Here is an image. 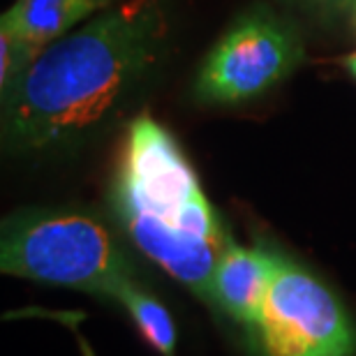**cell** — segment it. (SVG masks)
I'll list each match as a JSON object with an SVG mask.
<instances>
[{"instance_id": "6da1fadb", "label": "cell", "mask_w": 356, "mask_h": 356, "mask_svg": "<svg viewBox=\"0 0 356 356\" xmlns=\"http://www.w3.org/2000/svg\"><path fill=\"white\" fill-rule=\"evenodd\" d=\"M167 42L162 0H127L42 49L3 97V141L38 153L102 125L158 65Z\"/></svg>"}, {"instance_id": "7a4b0ae2", "label": "cell", "mask_w": 356, "mask_h": 356, "mask_svg": "<svg viewBox=\"0 0 356 356\" xmlns=\"http://www.w3.org/2000/svg\"><path fill=\"white\" fill-rule=\"evenodd\" d=\"M111 204L132 243L211 303L213 270L232 238L181 146L151 116L127 127Z\"/></svg>"}, {"instance_id": "3957f363", "label": "cell", "mask_w": 356, "mask_h": 356, "mask_svg": "<svg viewBox=\"0 0 356 356\" xmlns=\"http://www.w3.org/2000/svg\"><path fill=\"white\" fill-rule=\"evenodd\" d=\"M0 268L7 275L111 298L134 277L113 234L92 213L24 209L5 218Z\"/></svg>"}, {"instance_id": "277c9868", "label": "cell", "mask_w": 356, "mask_h": 356, "mask_svg": "<svg viewBox=\"0 0 356 356\" xmlns=\"http://www.w3.org/2000/svg\"><path fill=\"white\" fill-rule=\"evenodd\" d=\"M248 336L257 356L356 354V326L343 301L284 254Z\"/></svg>"}, {"instance_id": "5b68a950", "label": "cell", "mask_w": 356, "mask_h": 356, "mask_svg": "<svg viewBox=\"0 0 356 356\" xmlns=\"http://www.w3.org/2000/svg\"><path fill=\"white\" fill-rule=\"evenodd\" d=\"M303 58L298 33L273 10L254 5L234 19L206 56L197 97L211 104H238L264 95L294 72Z\"/></svg>"}, {"instance_id": "8992f818", "label": "cell", "mask_w": 356, "mask_h": 356, "mask_svg": "<svg viewBox=\"0 0 356 356\" xmlns=\"http://www.w3.org/2000/svg\"><path fill=\"white\" fill-rule=\"evenodd\" d=\"M277 257L273 248H245L229 241L211 277V303L248 331L264 301Z\"/></svg>"}, {"instance_id": "52a82bcc", "label": "cell", "mask_w": 356, "mask_h": 356, "mask_svg": "<svg viewBox=\"0 0 356 356\" xmlns=\"http://www.w3.org/2000/svg\"><path fill=\"white\" fill-rule=\"evenodd\" d=\"M97 10L99 5L95 0H14V5L0 19V26L47 47L65 38L70 28Z\"/></svg>"}, {"instance_id": "ba28073f", "label": "cell", "mask_w": 356, "mask_h": 356, "mask_svg": "<svg viewBox=\"0 0 356 356\" xmlns=\"http://www.w3.org/2000/svg\"><path fill=\"white\" fill-rule=\"evenodd\" d=\"M113 301L123 305L141 336H144L162 356L174 354L176 329H174L172 315H169V310L158 301V298L153 294H148L141 284L134 282V277L127 280L123 287L118 289V294L113 296Z\"/></svg>"}, {"instance_id": "9c48e42d", "label": "cell", "mask_w": 356, "mask_h": 356, "mask_svg": "<svg viewBox=\"0 0 356 356\" xmlns=\"http://www.w3.org/2000/svg\"><path fill=\"white\" fill-rule=\"evenodd\" d=\"M42 44L21 38L10 28L0 26V95L10 92L19 83L38 56L42 54Z\"/></svg>"}, {"instance_id": "30bf717a", "label": "cell", "mask_w": 356, "mask_h": 356, "mask_svg": "<svg viewBox=\"0 0 356 356\" xmlns=\"http://www.w3.org/2000/svg\"><path fill=\"white\" fill-rule=\"evenodd\" d=\"M305 3L319 7L326 12H347L356 17V0H305Z\"/></svg>"}, {"instance_id": "8fae6325", "label": "cell", "mask_w": 356, "mask_h": 356, "mask_svg": "<svg viewBox=\"0 0 356 356\" xmlns=\"http://www.w3.org/2000/svg\"><path fill=\"white\" fill-rule=\"evenodd\" d=\"M345 67L350 70V74L356 79V51H354L352 56H347V58H345Z\"/></svg>"}, {"instance_id": "7c38bea8", "label": "cell", "mask_w": 356, "mask_h": 356, "mask_svg": "<svg viewBox=\"0 0 356 356\" xmlns=\"http://www.w3.org/2000/svg\"><path fill=\"white\" fill-rule=\"evenodd\" d=\"M95 3L99 5V10H102V7H109V3H111V0H95Z\"/></svg>"}]
</instances>
